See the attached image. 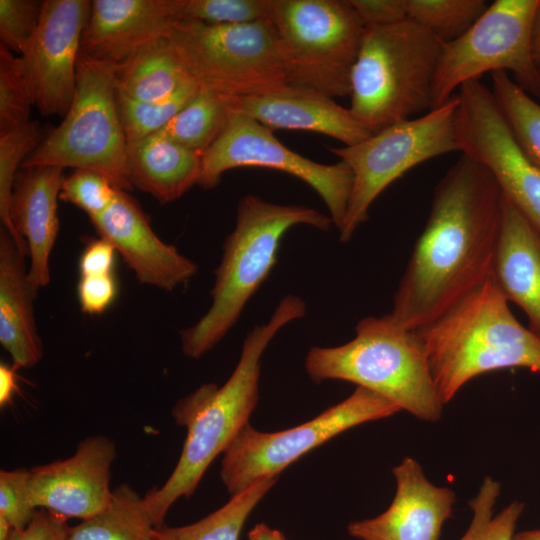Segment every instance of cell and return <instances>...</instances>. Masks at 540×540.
<instances>
[{"mask_svg":"<svg viewBox=\"0 0 540 540\" xmlns=\"http://www.w3.org/2000/svg\"><path fill=\"white\" fill-rule=\"evenodd\" d=\"M503 194L491 173L462 154L435 187L430 212L389 315L418 330L491 273Z\"/></svg>","mask_w":540,"mask_h":540,"instance_id":"cell-1","label":"cell"},{"mask_svg":"<svg viewBox=\"0 0 540 540\" xmlns=\"http://www.w3.org/2000/svg\"><path fill=\"white\" fill-rule=\"evenodd\" d=\"M305 314L306 304L299 296L289 294L282 298L270 319L255 325L247 334L239 361L222 386L202 384L173 406L172 417L186 427L187 435L169 478L143 496L154 527L164 525L167 512L179 498L193 495L208 466L249 423L259 399L264 351L284 326Z\"/></svg>","mask_w":540,"mask_h":540,"instance_id":"cell-2","label":"cell"},{"mask_svg":"<svg viewBox=\"0 0 540 540\" xmlns=\"http://www.w3.org/2000/svg\"><path fill=\"white\" fill-rule=\"evenodd\" d=\"M416 332L443 405L491 371L540 373V338L515 318L491 276Z\"/></svg>","mask_w":540,"mask_h":540,"instance_id":"cell-3","label":"cell"},{"mask_svg":"<svg viewBox=\"0 0 540 540\" xmlns=\"http://www.w3.org/2000/svg\"><path fill=\"white\" fill-rule=\"evenodd\" d=\"M297 225L327 231L333 222L329 215L305 205L271 203L256 195H246L239 201L235 227L223 244L215 270L211 305L195 324L180 333L186 357L201 358L236 324L277 263L283 236Z\"/></svg>","mask_w":540,"mask_h":540,"instance_id":"cell-4","label":"cell"},{"mask_svg":"<svg viewBox=\"0 0 540 540\" xmlns=\"http://www.w3.org/2000/svg\"><path fill=\"white\" fill-rule=\"evenodd\" d=\"M356 336L336 347H312L305 369L316 383L343 380L369 389L418 419L434 422L443 403L433 381L423 343L389 314L366 317Z\"/></svg>","mask_w":540,"mask_h":540,"instance_id":"cell-5","label":"cell"},{"mask_svg":"<svg viewBox=\"0 0 540 540\" xmlns=\"http://www.w3.org/2000/svg\"><path fill=\"white\" fill-rule=\"evenodd\" d=\"M443 44L408 18L366 29L351 74L352 113L376 133L432 110Z\"/></svg>","mask_w":540,"mask_h":540,"instance_id":"cell-6","label":"cell"},{"mask_svg":"<svg viewBox=\"0 0 540 540\" xmlns=\"http://www.w3.org/2000/svg\"><path fill=\"white\" fill-rule=\"evenodd\" d=\"M36 166L93 171L120 190H132L113 66L80 53L76 90L66 115L22 165Z\"/></svg>","mask_w":540,"mask_h":540,"instance_id":"cell-7","label":"cell"},{"mask_svg":"<svg viewBox=\"0 0 540 540\" xmlns=\"http://www.w3.org/2000/svg\"><path fill=\"white\" fill-rule=\"evenodd\" d=\"M168 40L189 78L222 97L292 84L271 20L238 25L180 21Z\"/></svg>","mask_w":540,"mask_h":540,"instance_id":"cell-8","label":"cell"},{"mask_svg":"<svg viewBox=\"0 0 540 540\" xmlns=\"http://www.w3.org/2000/svg\"><path fill=\"white\" fill-rule=\"evenodd\" d=\"M270 20L293 85L350 95L366 29L348 0H272Z\"/></svg>","mask_w":540,"mask_h":540,"instance_id":"cell-9","label":"cell"},{"mask_svg":"<svg viewBox=\"0 0 540 540\" xmlns=\"http://www.w3.org/2000/svg\"><path fill=\"white\" fill-rule=\"evenodd\" d=\"M458 99L423 116L391 124L350 146L329 148L353 172V187L339 239L348 242L368 218L376 198L411 168L432 158L460 151L455 119Z\"/></svg>","mask_w":540,"mask_h":540,"instance_id":"cell-10","label":"cell"},{"mask_svg":"<svg viewBox=\"0 0 540 540\" xmlns=\"http://www.w3.org/2000/svg\"><path fill=\"white\" fill-rule=\"evenodd\" d=\"M539 0H496L458 39L443 44L436 71L432 109L463 84L486 72L505 71L531 97L540 99V66L531 37Z\"/></svg>","mask_w":540,"mask_h":540,"instance_id":"cell-11","label":"cell"},{"mask_svg":"<svg viewBox=\"0 0 540 540\" xmlns=\"http://www.w3.org/2000/svg\"><path fill=\"white\" fill-rule=\"evenodd\" d=\"M401 411L392 401L363 387L312 420L277 432L246 424L223 453L221 481L231 496L278 475L300 457L336 435Z\"/></svg>","mask_w":540,"mask_h":540,"instance_id":"cell-12","label":"cell"},{"mask_svg":"<svg viewBox=\"0 0 540 540\" xmlns=\"http://www.w3.org/2000/svg\"><path fill=\"white\" fill-rule=\"evenodd\" d=\"M239 167L275 169L302 180L321 197L333 225L342 226L353 187V172L344 161H312L283 145L271 129L230 111L224 130L203 155L197 185L213 189L226 171Z\"/></svg>","mask_w":540,"mask_h":540,"instance_id":"cell-13","label":"cell"},{"mask_svg":"<svg viewBox=\"0 0 540 540\" xmlns=\"http://www.w3.org/2000/svg\"><path fill=\"white\" fill-rule=\"evenodd\" d=\"M456 97L460 152L483 165L540 232V167L518 142L491 89L474 80L463 84Z\"/></svg>","mask_w":540,"mask_h":540,"instance_id":"cell-14","label":"cell"},{"mask_svg":"<svg viewBox=\"0 0 540 540\" xmlns=\"http://www.w3.org/2000/svg\"><path fill=\"white\" fill-rule=\"evenodd\" d=\"M92 1L45 0L38 29L24 55L34 105L65 116L76 90L82 35Z\"/></svg>","mask_w":540,"mask_h":540,"instance_id":"cell-15","label":"cell"},{"mask_svg":"<svg viewBox=\"0 0 540 540\" xmlns=\"http://www.w3.org/2000/svg\"><path fill=\"white\" fill-rule=\"evenodd\" d=\"M115 443L104 435L81 440L72 456L30 469V500L64 519L86 520L104 510L112 497Z\"/></svg>","mask_w":540,"mask_h":540,"instance_id":"cell-16","label":"cell"},{"mask_svg":"<svg viewBox=\"0 0 540 540\" xmlns=\"http://www.w3.org/2000/svg\"><path fill=\"white\" fill-rule=\"evenodd\" d=\"M184 0H94L82 35L84 56L114 68L168 39Z\"/></svg>","mask_w":540,"mask_h":540,"instance_id":"cell-17","label":"cell"},{"mask_svg":"<svg viewBox=\"0 0 540 540\" xmlns=\"http://www.w3.org/2000/svg\"><path fill=\"white\" fill-rule=\"evenodd\" d=\"M100 238L113 245L137 280L164 291L186 285L197 265L153 231L139 204L127 191L117 190L112 204L89 218Z\"/></svg>","mask_w":540,"mask_h":540,"instance_id":"cell-18","label":"cell"},{"mask_svg":"<svg viewBox=\"0 0 540 540\" xmlns=\"http://www.w3.org/2000/svg\"><path fill=\"white\" fill-rule=\"evenodd\" d=\"M229 110L249 116L272 131L303 130L350 146L374 133L332 97L304 86L281 85L243 97H223Z\"/></svg>","mask_w":540,"mask_h":540,"instance_id":"cell-19","label":"cell"},{"mask_svg":"<svg viewBox=\"0 0 540 540\" xmlns=\"http://www.w3.org/2000/svg\"><path fill=\"white\" fill-rule=\"evenodd\" d=\"M392 471L396 493L390 506L377 517L351 522L349 535L359 540H440L455 493L432 484L411 457Z\"/></svg>","mask_w":540,"mask_h":540,"instance_id":"cell-20","label":"cell"},{"mask_svg":"<svg viewBox=\"0 0 540 540\" xmlns=\"http://www.w3.org/2000/svg\"><path fill=\"white\" fill-rule=\"evenodd\" d=\"M62 168L22 167L17 173L9 216L27 246L28 278L36 291L50 282V255L58 232V199L64 180Z\"/></svg>","mask_w":540,"mask_h":540,"instance_id":"cell-21","label":"cell"},{"mask_svg":"<svg viewBox=\"0 0 540 540\" xmlns=\"http://www.w3.org/2000/svg\"><path fill=\"white\" fill-rule=\"evenodd\" d=\"M491 278L527 315L540 338V232L503 195L501 225Z\"/></svg>","mask_w":540,"mask_h":540,"instance_id":"cell-22","label":"cell"},{"mask_svg":"<svg viewBox=\"0 0 540 540\" xmlns=\"http://www.w3.org/2000/svg\"><path fill=\"white\" fill-rule=\"evenodd\" d=\"M26 253L11 234L0 230V343L17 369L32 368L43 357L34 301L36 291L28 278Z\"/></svg>","mask_w":540,"mask_h":540,"instance_id":"cell-23","label":"cell"},{"mask_svg":"<svg viewBox=\"0 0 540 540\" xmlns=\"http://www.w3.org/2000/svg\"><path fill=\"white\" fill-rule=\"evenodd\" d=\"M203 154L154 133L128 144L130 180L162 204L181 198L197 185Z\"/></svg>","mask_w":540,"mask_h":540,"instance_id":"cell-24","label":"cell"},{"mask_svg":"<svg viewBox=\"0 0 540 540\" xmlns=\"http://www.w3.org/2000/svg\"><path fill=\"white\" fill-rule=\"evenodd\" d=\"M114 69L117 95L137 102L165 99L192 81L168 39L148 46Z\"/></svg>","mask_w":540,"mask_h":540,"instance_id":"cell-25","label":"cell"},{"mask_svg":"<svg viewBox=\"0 0 540 540\" xmlns=\"http://www.w3.org/2000/svg\"><path fill=\"white\" fill-rule=\"evenodd\" d=\"M154 528L143 497L122 483L104 510L70 527L67 540H154Z\"/></svg>","mask_w":540,"mask_h":540,"instance_id":"cell-26","label":"cell"},{"mask_svg":"<svg viewBox=\"0 0 540 540\" xmlns=\"http://www.w3.org/2000/svg\"><path fill=\"white\" fill-rule=\"evenodd\" d=\"M277 479L270 477L253 484L231 496L221 508L192 524L155 527L154 540H239L248 516Z\"/></svg>","mask_w":540,"mask_h":540,"instance_id":"cell-27","label":"cell"},{"mask_svg":"<svg viewBox=\"0 0 540 540\" xmlns=\"http://www.w3.org/2000/svg\"><path fill=\"white\" fill-rule=\"evenodd\" d=\"M229 116L222 96L199 87L192 100L156 133L204 155L224 130Z\"/></svg>","mask_w":540,"mask_h":540,"instance_id":"cell-28","label":"cell"},{"mask_svg":"<svg viewBox=\"0 0 540 540\" xmlns=\"http://www.w3.org/2000/svg\"><path fill=\"white\" fill-rule=\"evenodd\" d=\"M492 93L526 154L540 167V104L505 71L491 73Z\"/></svg>","mask_w":540,"mask_h":540,"instance_id":"cell-29","label":"cell"},{"mask_svg":"<svg viewBox=\"0 0 540 540\" xmlns=\"http://www.w3.org/2000/svg\"><path fill=\"white\" fill-rule=\"evenodd\" d=\"M487 7L484 0H407V18L445 44L465 34Z\"/></svg>","mask_w":540,"mask_h":540,"instance_id":"cell-30","label":"cell"},{"mask_svg":"<svg viewBox=\"0 0 540 540\" xmlns=\"http://www.w3.org/2000/svg\"><path fill=\"white\" fill-rule=\"evenodd\" d=\"M198 91L199 86L189 81L159 101L137 102L117 95L119 117L128 144L161 130Z\"/></svg>","mask_w":540,"mask_h":540,"instance_id":"cell-31","label":"cell"},{"mask_svg":"<svg viewBox=\"0 0 540 540\" xmlns=\"http://www.w3.org/2000/svg\"><path fill=\"white\" fill-rule=\"evenodd\" d=\"M38 122L28 123L0 133V218L4 227L17 245L27 255L25 241L15 232L9 216V204L18 171L27 157L41 141Z\"/></svg>","mask_w":540,"mask_h":540,"instance_id":"cell-32","label":"cell"},{"mask_svg":"<svg viewBox=\"0 0 540 540\" xmlns=\"http://www.w3.org/2000/svg\"><path fill=\"white\" fill-rule=\"evenodd\" d=\"M500 484L486 477L476 496L469 502L471 522L459 540H512L524 503L513 501L495 514Z\"/></svg>","mask_w":540,"mask_h":540,"instance_id":"cell-33","label":"cell"},{"mask_svg":"<svg viewBox=\"0 0 540 540\" xmlns=\"http://www.w3.org/2000/svg\"><path fill=\"white\" fill-rule=\"evenodd\" d=\"M33 105L23 57L0 44V133L28 123Z\"/></svg>","mask_w":540,"mask_h":540,"instance_id":"cell-34","label":"cell"},{"mask_svg":"<svg viewBox=\"0 0 540 540\" xmlns=\"http://www.w3.org/2000/svg\"><path fill=\"white\" fill-rule=\"evenodd\" d=\"M272 0H184L181 21L238 25L270 20Z\"/></svg>","mask_w":540,"mask_h":540,"instance_id":"cell-35","label":"cell"},{"mask_svg":"<svg viewBox=\"0 0 540 540\" xmlns=\"http://www.w3.org/2000/svg\"><path fill=\"white\" fill-rule=\"evenodd\" d=\"M43 1L0 0L1 45L24 55L40 23Z\"/></svg>","mask_w":540,"mask_h":540,"instance_id":"cell-36","label":"cell"},{"mask_svg":"<svg viewBox=\"0 0 540 540\" xmlns=\"http://www.w3.org/2000/svg\"><path fill=\"white\" fill-rule=\"evenodd\" d=\"M117 190L103 175L75 169L64 178L59 198L77 206L92 218L103 213L112 204Z\"/></svg>","mask_w":540,"mask_h":540,"instance_id":"cell-37","label":"cell"},{"mask_svg":"<svg viewBox=\"0 0 540 540\" xmlns=\"http://www.w3.org/2000/svg\"><path fill=\"white\" fill-rule=\"evenodd\" d=\"M30 477V469L0 471V515L15 530L25 528L37 510L30 500Z\"/></svg>","mask_w":540,"mask_h":540,"instance_id":"cell-38","label":"cell"},{"mask_svg":"<svg viewBox=\"0 0 540 540\" xmlns=\"http://www.w3.org/2000/svg\"><path fill=\"white\" fill-rule=\"evenodd\" d=\"M117 283L113 274L83 276L77 286L81 310L89 315L103 313L115 300Z\"/></svg>","mask_w":540,"mask_h":540,"instance_id":"cell-39","label":"cell"},{"mask_svg":"<svg viewBox=\"0 0 540 540\" xmlns=\"http://www.w3.org/2000/svg\"><path fill=\"white\" fill-rule=\"evenodd\" d=\"M365 29L391 25L407 18V0H348Z\"/></svg>","mask_w":540,"mask_h":540,"instance_id":"cell-40","label":"cell"},{"mask_svg":"<svg viewBox=\"0 0 540 540\" xmlns=\"http://www.w3.org/2000/svg\"><path fill=\"white\" fill-rule=\"evenodd\" d=\"M69 529L66 519L39 508L25 528L12 530L8 540H67Z\"/></svg>","mask_w":540,"mask_h":540,"instance_id":"cell-41","label":"cell"},{"mask_svg":"<svg viewBox=\"0 0 540 540\" xmlns=\"http://www.w3.org/2000/svg\"><path fill=\"white\" fill-rule=\"evenodd\" d=\"M115 252L113 245L103 238L91 241L79 260L81 277L113 274Z\"/></svg>","mask_w":540,"mask_h":540,"instance_id":"cell-42","label":"cell"},{"mask_svg":"<svg viewBox=\"0 0 540 540\" xmlns=\"http://www.w3.org/2000/svg\"><path fill=\"white\" fill-rule=\"evenodd\" d=\"M17 368L7 363L0 364V407L4 408L11 403L17 391Z\"/></svg>","mask_w":540,"mask_h":540,"instance_id":"cell-43","label":"cell"},{"mask_svg":"<svg viewBox=\"0 0 540 540\" xmlns=\"http://www.w3.org/2000/svg\"><path fill=\"white\" fill-rule=\"evenodd\" d=\"M248 540H287L278 530L264 523L255 525L248 533Z\"/></svg>","mask_w":540,"mask_h":540,"instance_id":"cell-44","label":"cell"},{"mask_svg":"<svg viewBox=\"0 0 540 540\" xmlns=\"http://www.w3.org/2000/svg\"><path fill=\"white\" fill-rule=\"evenodd\" d=\"M531 47L533 58L540 66V0L533 19Z\"/></svg>","mask_w":540,"mask_h":540,"instance_id":"cell-45","label":"cell"},{"mask_svg":"<svg viewBox=\"0 0 540 540\" xmlns=\"http://www.w3.org/2000/svg\"><path fill=\"white\" fill-rule=\"evenodd\" d=\"M512 540H540V528L515 533Z\"/></svg>","mask_w":540,"mask_h":540,"instance_id":"cell-46","label":"cell"},{"mask_svg":"<svg viewBox=\"0 0 540 540\" xmlns=\"http://www.w3.org/2000/svg\"><path fill=\"white\" fill-rule=\"evenodd\" d=\"M13 528L5 517L0 515V540H8Z\"/></svg>","mask_w":540,"mask_h":540,"instance_id":"cell-47","label":"cell"}]
</instances>
